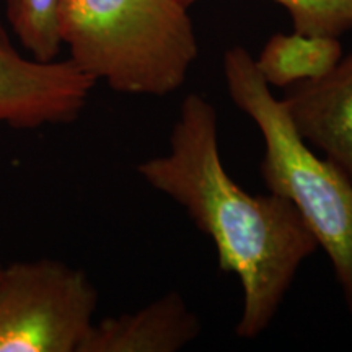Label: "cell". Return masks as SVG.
<instances>
[{
  "instance_id": "1",
  "label": "cell",
  "mask_w": 352,
  "mask_h": 352,
  "mask_svg": "<svg viewBox=\"0 0 352 352\" xmlns=\"http://www.w3.org/2000/svg\"><path fill=\"white\" fill-rule=\"evenodd\" d=\"M138 173L212 239L220 270L239 276L243 289L236 336H261L302 263L320 248L296 206L274 192L253 196L233 182L220 158L217 111L196 94L183 100L168 153L140 162Z\"/></svg>"
},
{
  "instance_id": "2",
  "label": "cell",
  "mask_w": 352,
  "mask_h": 352,
  "mask_svg": "<svg viewBox=\"0 0 352 352\" xmlns=\"http://www.w3.org/2000/svg\"><path fill=\"white\" fill-rule=\"evenodd\" d=\"M57 32L82 72L127 95L179 90L199 54L178 0H57Z\"/></svg>"
},
{
  "instance_id": "3",
  "label": "cell",
  "mask_w": 352,
  "mask_h": 352,
  "mask_svg": "<svg viewBox=\"0 0 352 352\" xmlns=\"http://www.w3.org/2000/svg\"><path fill=\"white\" fill-rule=\"evenodd\" d=\"M223 77L233 104L252 118L263 135V183L296 206L331 261L352 316V179L300 138L283 100L272 95L243 46L226 52Z\"/></svg>"
},
{
  "instance_id": "4",
  "label": "cell",
  "mask_w": 352,
  "mask_h": 352,
  "mask_svg": "<svg viewBox=\"0 0 352 352\" xmlns=\"http://www.w3.org/2000/svg\"><path fill=\"white\" fill-rule=\"evenodd\" d=\"M98 290L59 259L2 264L0 352H78L95 323Z\"/></svg>"
},
{
  "instance_id": "5",
  "label": "cell",
  "mask_w": 352,
  "mask_h": 352,
  "mask_svg": "<svg viewBox=\"0 0 352 352\" xmlns=\"http://www.w3.org/2000/svg\"><path fill=\"white\" fill-rule=\"evenodd\" d=\"M95 85L70 59L43 63L21 54L0 21V126L70 124L80 118Z\"/></svg>"
},
{
  "instance_id": "6",
  "label": "cell",
  "mask_w": 352,
  "mask_h": 352,
  "mask_svg": "<svg viewBox=\"0 0 352 352\" xmlns=\"http://www.w3.org/2000/svg\"><path fill=\"white\" fill-rule=\"evenodd\" d=\"M284 90L280 100L300 138L352 179V52L323 77Z\"/></svg>"
},
{
  "instance_id": "7",
  "label": "cell",
  "mask_w": 352,
  "mask_h": 352,
  "mask_svg": "<svg viewBox=\"0 0 352 352\" xmlns=\"http://www.w3.org/2000/svg\"><path fill=\"white\" fill-rule=\"evenodd\" d=\"M201 334V320L171 290L132 314L95 321L78 352H178Z\"/></svg>"
},
{
  "instance_id": "8",
  "label": "cell",
  "mask_w": 352,
  "mask_h": 352,
  "mask_svg": "<svg viewBox=\"0 0 352 352\" xmlns=\"http://www.w3.org/2000/svg\"><path fill=\"white\" fill-rule=\"evenodd\" d=\"M341 57L340 38L292 32L267 39L254 63L267 85L287 88L323 77Z\"/></svg>"
},
{
  "instance_id": "9",
  "label": "cell",
  "mask_w": 352,
  "mask_h": 352,
  "mask_svg": "<svg viewBox=\"0 0 352 352\" xmlns=\"http://www.w3.org/2000/svg\"><path fill=\"white\" fill-rule=\"evenodd\" d=\"M6 15L13 34L28 56L50 63L59 56L57 0H6Z\"/></svg>"
},
{
  "instance_id": "10",
  "label": "cell",
  "mask_w": 352,
  "mask_h": 352,
  "mask_svg": "<svg viewBox=\"0 0 352 352\" xmlns=\"http://www.w3.org/2000/svg\"><path fill=\"white\" fill-rule=\"evenodd\" d=\"M191 7L197 0H178ZM287 10L294 32L340 38L352 30V0H274Z\"/></svg>"
},
{
  "instance_id": "11",
  "label": "cell",
  "mask_w": 352,
  "mask_h": 352,
  "mask_svg": "<svg viewBox=\"0 0 352 352\" xmlns=\"http://www.w3.org/2000/svg\"><path fill=\"white\" fill-rule=\"evenodd\" d=\"M0 270H2V263H0Z\"/></svg>"
}]
</instances>
